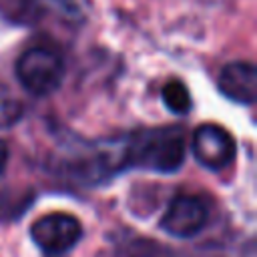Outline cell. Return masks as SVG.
Returning <instances> with one entry per match:
<instances>
[{"instance_id":"obj_8","label":"cell","mask_w":257,"mask_h":257,"mask_svg":"<svg viewBox=\"0 0 257 257\" xmlns=\"http://www.w3.org/2000/svg\"><path fill=\"white\" fill-rule=\"evenodd\" d=\"M106 257H175L173 251L153 239H131L114 247Z\"/></svg>"},{"instance_id":"obj_5","label":"cell","mask_w":257,"mask_h":257,"mask_svg":"<svg viewBox=\"0 0 257 257\" xmlns=\"http://www.w3.org/2000/svg\"><path fill=\"white\" fill-rule=\"evenodd\" d=\"M209 221V207L205 199L189 193L177 195L161 217L159 227L177 239H189L199 235Z\"/></svg>"},{"instance_id":"obj_3","label":"cell","mask_w":257,"mask_h":257,"mask_svg":"<svg viewBox=\"0 0 257 257\" xmlns=\"http://www.w3.org/2000/svg\"><path fill=\"white\" fill-rule=\"evenodd\" d=\"M30 237L48 257H62L80 241L82 225L74 215L56 211L36 219L30 227Z\"/></svg>"},{"instance_id":"obj_7","label":"cell","mask_w":257,"mask_h":257,"mask_svg":"<svg viewBox=\"0 0 257 257\" xmlns=\"http://www.w3.org/2000/svg\"><path fill=\"white\" fill-rule=\"evenodd\" d=\"M64 14L76 12L70 0H50ZM46 12V0H0V14L14 24H36Z\"/></svg>"},{"instance_id":"obj_6","label":"cell","mask_w":257,"mask_h":257,"mask_svg":"<svg viewBox=\"0 0 257 257\" xmlns=\"http://www.w3.org/2000/svg\"><path fill=\"white\" fill-rule=\"evenodd\" d=\"M217 88L223 96L239 104H251L257 96V68L253 62L237 60L221 68Z\"/></svg>"},{"instance_id":"obj_10","label":"cell","mask_w":257,"mask_h":257,"mask_svg":"<svg viewBox=\"0 0 257 257\" xmlns=\"http://www.w3.org/2000/svg\"><path fill=\"white\" fill-rule=\"evenodd\" d=\"M24 114V104L4 86H0V128L14 126Z\"/></svg>"},{"instance_id":"obj_9","label":"cell","mask_w":257,"mask_h":257,"mask_svg":"<svg viewBox=\"0 0 257 257\" xmlns=\"http://www.w3.org/2000/svg\"><path fill=\"white\" fill-rule=\"evenodd\" d=\"M163 102L175 114H187L193 106L191 92L181 80H171L163 86Z\"/></svg>"},{"instance_id":"obj_2","label":"cell","mask_w":257,"mask_h":257,"mask_svg":"<svg viewBox=\"0 0 257 257\" xmlns=\"http://www.w3.org/2000/svg\"><path fill=\"white\" fill-rule=\"evenodd\" d=\"M14 72L30 94L48 96L62 84L66 64L60 50L52 46H30L18 56Z\"/></svg>"},{"instance_id":"obj_1","label":"cell","mask_w":257,"mask_h":257,"mask_svg":"<svg viewBox=\"0 0 257 257\" xmlns=\"http://www.w3.org/2000/svg\"><path fill=\"white\" fill-rule=\"evenodd\" d=\"M185 163V135L179 126L145 128L122 145V169L135 167L161 175L177 173Z\"/></svg>"},{"instance_id":"obj_4","label":"cell","mask_w":257,"mask_h":257,"mask_svg":"<svg viewBox=\"0 0 257 257\" xmlns=\"http://www.w3.org/2000/svg\"><path fill=\"white\" fill-rule=\"evenodd\" d=\"M191 151L195 161L209 171L227 169L237 157V143L233 135L221 124H201L191 139Z\"/></svg>"},{"instance_id":"obj_11","label":"cell","mask_w":257,"mask_h":257,"mask_svg":"<svg viewBox=\"0 0 257 257\" xmlns=\"http://www.w3.org/2000/svg\"><path fill=\"white\" fill-rule=\"evenodd\" d=\"M6 165H8V147L4 141H0V175L6 171Z\"/></svg>"}]
</instances>
